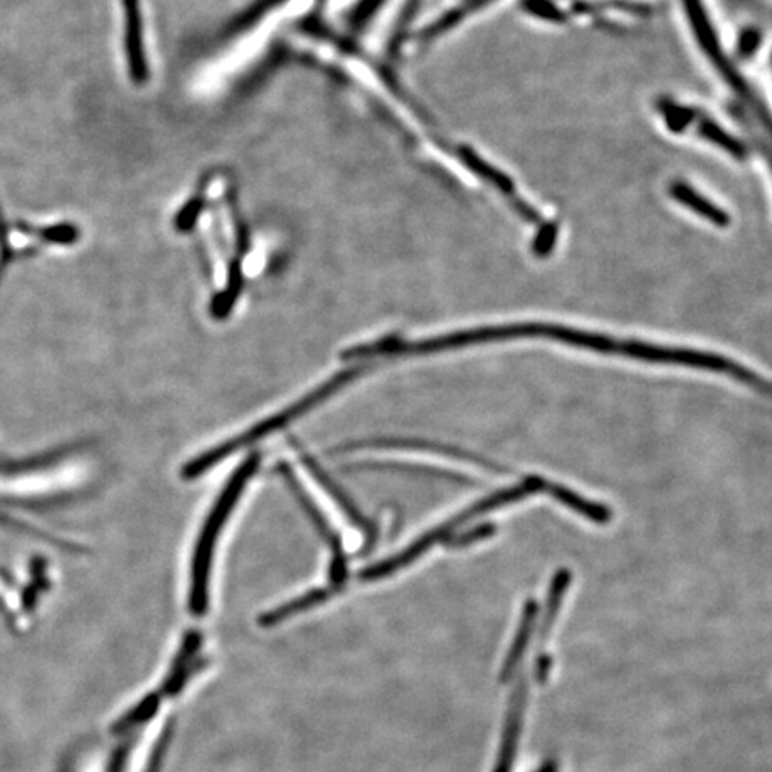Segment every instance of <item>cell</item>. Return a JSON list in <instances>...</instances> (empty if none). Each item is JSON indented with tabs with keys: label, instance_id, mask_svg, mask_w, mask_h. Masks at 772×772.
<instances>
[{
	"label": "cell",
	"instance_id": "obj_12",
	"mask_svg": "<svg viewBox=\"0 0 772 772\" xmlns=\"http://www.w3.org/2000/svg\"><path fill=\"white\" fill-rule=\"evenodd\" d=\"M281 2H284V0H260L258 4L252 6L251 10L247 11L242 17H238L233 24L229 25L228 34L240 33L243 29L254 24L267 10L275 8V6L281 4Z\"/></svg>",
	"mask_w": 772,
	"mask_h": 772
},
{
	"label": "cell",
	"instance_id": "obj_9",
	"mask_svg": "<svg viewBox=\"0 0 772 772\" xmlns=\"http://www.w3.org/2000/svg\"><path fill=\"white\" fill-rule=\"evenodd\" d=\"M340 588L330 585L324 586V588H316V591H310L304 596L295 597V599L284 603V605L278 606V608L270 609L267 614L261 615L258 623L263 628H269V626H275V624L283 623V620L290 619L293 615L301 614V612H306V609L315 608V606L326 603L331 597L335 596Z\"/></svg>",
	"mask_w": 772,
	"mask_h": 772
},
{
	"label": "cell",
	"instance_id": "obj_11",
	"mask_svg": "<svg viewBox=\"0 0 772 772\" xmlns=\"http://www.w3.org/2000/svg\"><path fill=\"white\" fill-rule=\"evenodd\" d=\"M675 196L678 197V199L681 200V202H685V205H689L690 208H692V210L699 211V213H701L702 217H707V219L712 220V222H728V219H726L724 213H722V211H719L717 210V208H713L712 205H708V202H705V199H699V197L696 196V194H693L692 190H689V188H675Z\"/></svg>",
	"mask_w": 772,
	"mask_h": 772
},
{
	"label": "cell",
	"instance_id": "obj_7",
	"mask_svg": "<svg viewBox=\"0 0 772 772\" xmlns=\"http://www.w3.org/2000/svg\"><path fill=\"white\" fill-rule=\"evenodd\" d=\"M126 14V51L131 77L136 84L149 80V69L145 60L144 31H142V14L138 0H122Z\"/></svg>",
	"mask_w": 772,
	"mask_h": 772
},
{
	"label": "cell",
	"instance_id": "obj_14",
	"mask_svg": "<svg viewBox=\"0 0 772 772\" xmlns=\"http://www.w3.org/2000/svg\"><path fill=\"white\" fill-rule=\"evenodd\" d=\"M493 528L492 526H481L478 528V530H470L467 531V533H463L461 536H457V539H451L452 545H457V547H461V545H467V544H472V542H476V540L484 539V536H489L490 533H492Z\"/></svg>",
	"mask_w": 772,
	"mask_h": 772
},
{
	"label": "cell",
	"instance_id": "obj_3",
	"mask_svg": "<svg viewBox=\"0 0 772 772\" xmlns=\"http://www.w3.org/2000/svg\"><path fill=\"white\" fill-rule=\"evenodd\" d=\"M542 490H547V492L551 493L553 484L535 476V478H528L524 483L517 484V487H512V489L503 490V492L493 493L490 498L481 499L478 503L467 508L466 512L458 513V515L452 517V519L444 522V524L435 528V530L428 531V533L420 536L419 540H415L414 544L408 545L405 551H400L396 556H392V559L385 560V562H379L376 563V565H371V567L365 568V571L359 574V577H362L363 582H376V580H382V577L390 576V574L397 573L399 568L410 565L415 560H419L420 556H422L426 551L431 550L435 544H440L444 540L452 536V533H455L458 528L472 521L474 517L483 515V513L490 512V510H495V508L513 503V501L526 498V495H531V493L542 492Z\"/></svg>",
	"mask_w": 772,
	"mask_h": 772
},
{
	"label": "cell",
	"instance_id": "obj_8",
	"mask_svg": "<svg viewBox=\"0 0 772 772\" xmlns=\"http://www.w3.org/2000/svg\"><path fill=\"white\" fill-rule=\"evenodd\" d=\"M528 685L526 679H521L513 692L512 705L508 712L507 730H504L503 744H501V753H499L498 765L493 772H510L512 771L513 760H515L517 744L521 737L522 716H524V707H526Z\"/></svg>",
	"mask_w": 772,
	"mask_h": 772
},
{
	"label": "cell",
	"instance_id": "obj_16",
	"mask_svg": "<svg viewBox=\"0 0 772 772\" xmlns=\"http://www.w3.org/2000/svg\"><path fill=\"white\" fill-rule=\"evenodd\" d=\"M536 772H559V765H556V762H553V760H550V762H545L542 768H539Z\"/></svg>",
	"mask_w": 772,
	"mask_h": 772
},
{
	"label": "cell",
	"instance_id": "obj_5",
	"mask_svg": "<svg viewBox=\"0 0 772 772\" xmlns=\"http://www.w3.org/2000/svg\"><path fill=\"white\" fill-rule=\"evenodd\" d=\"M290 442H292L293 451L298 452L299 458L303 460L304 467L310 470V474L319 481L322 489L330 493L333 501L338 504L340 510L347 515V519L353 522L354 526L365 533L367 542H374V539H376V530H374L373 522L368 521L367 517L359 512V508L353 503V499H351L344 490L340 489V484L327 474L326 469L319 463V460H315V458L301 446V442H298L295 438H290Z\"/></svg>",
	"mask_w": 772,
	"mask_h": 772
},
{
	"label": "cell",
	"instance_id": "obj_6",
	"mask_svg": "<svg viewBox=\"0 0 772 772\" xmlns=\"http://www.w3.org/2000/svg\"><path fill=\"white\" fill-rule=\"evenodd\" d=\"M358 449H405V451L437 452L444 457H451L455 460H463L476 466L490 467L499 470L501 467L493 461L476 457L472 452L463 451L458 447L444 446V444L428 442V440H417V438H371L362 442L347 444V446L336 447V452L358 451Z\"/></svg>",
	"mask_w": 772,
	"mask_h": 772
},
{
	"label": "cell",
	"instance_id": "obj_1",
	"mask_svg": "<svg viewBox=\"0 0 772 772\" xmlns=\"http://www.w3.org/2000/svg\"><path fill=\"white\" fill-rule=\"evenodd\" d=\"M363 371H367L365 365H354V367L345 368V371H340L336 376L327 379L326 383H322L316 390L310 392L307 396L303 399H299L298 403H293L289 408H284L280 414L272 415L269 419L261 420L257 426H252L246 434L237 435V437L229 438L226 442L220 444V446L213 447L210 451L202 452L200 457L194 458L190 463L182 467V480H196L199 476L205 474L211 467L219 466L220 461L226 460L229 455L240 451L242 447L252 446L257 444L261 438L269 437V435L278 434L280 429L284 426H289L293 420H298L299 417H303L307 411L313 410L316 406L322 405L324 400L330 399V397L335 396L336 392L342 390L345 386L350 385L354 379H358L362 376Z\"/></svg>",
	"mask_w": 772,
	"mask_h": 772
},
{
	"label": "cell",
	"instance_id": "obj_13",
	"mask_svg": "<svg viewBox=\"0 0 772 772\" xmlns=\"http://www.w3.org/2000/svg\"><path fill=\"white\" fill-rule=\"evenodd\" d=\"M200 206H202V202H199L197 199L190 202V205L185 206L179 217H177V228L181 229V231H188V229L194 226V222H196Z\"/></svg>",
	"mask_w": 772,
	"mask_h": 772
},
{
	"label": "cell",
	"instance_id": "obj_15",
	"mask_svg": "<svg viewBox=\"0 0 772 772\" xmlns=\"http://www.w3.org/2000/svg\"><path fill=\"white\" fill-rule=\"evenodd\" d=\"M379 4H382V0H363L362 4L353 13L354 25L363 24L365 20H368V17L374 13V10Z\"/></svg>",
	"mask_w": 772,
	"mask_h": 772
},
{
	"label": "cell",
	"instance_id": "obj_2",
	"mask_svg": "<svg viewBox=\"0 0 772 772\" xmlns=\"http://www.w3.org/2000/svg\"><path fill=\"white\" fill-rule=\"evenodd\" d=\"M260 452H252L243 463L238 466L231 480L226 484V489L220 493L219 501L215 503L213 510L206 519L194 560H191V588H190V612L196 617H202L208 609V585H210L211 559H213L215 542L219 539L223 522L228 521L229 513L233 512L240 493L246 490L258 467H260Z\"/></svg>",
	"mask_w": 772,
	"mask_h": 772
},
{
	"label": "cell",
	"instance_id": "obj_10",
	"mask_svg": "<svg viewBox=\"0 0 772 772\" xmlns=\"http://www.w3.org/2000/svg\"><path fill=\"white\" fill-rule=\"evenodd\" d=\"M535 617V603H528L526 608H524V614H522L521 628H519V633H517L512 649H510V653H508L507 661H504L503 670H501V679H503V681H510V678L515 675L517 666L521 664L522 655H524V651H526V646L530 644L531 632H533Z\"/></svg>",
	"mask_w": 772,
	"mask_h": 772
},
{
	"label": "cell",
	"instance_id": "obj_4",
	"mask_svg": "<svg viewBox=\"0 0 772 772\" xmlns=\"http://www.w3.org/2000/svg\"><path fill=\"white\" fill-rule=\"evenodd\" d=\"M275 470H278V474L283 478L284 483L289 484L293 498L298 499L299 504L304 508V512L310 517V521L313 522V526L319 531V535L326 540V544L330 545V585L342 588V585L345 583V577H347V556H345L344 545L340 542L338 535H336L335 530L331 528V524H327L326 519L322 515L321 510L313 504L310 495L304 492L303 487L299 483L298 476L293 474L292 467H290L289 463H284V461H280Z\"/></svg>",
	"mask_w": 772,
	"mask_h": 772
}]
</instances>
